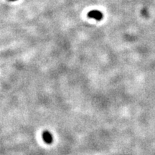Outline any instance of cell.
Returning <instances> with one entry per match:
<instances>
[{"label": "cell", "mask_w": 155, "mask_h": 155, "mask_svg": "<svg viewBox=\"0 0 155 155\" xmlns=\"http://www.w3.org/2000/svg\"><path fill=\"white\" fill-rule=\"evenodd\" d=\"M42 139L46 144H51L53 141V134L50 131H45L42 133Z\"/></svg>", "instance_id": "7a4b0ae2"}, {"label": "cell", "mask_w": 155, "mask_h": 155, "mask_svg": "<svg viewBox=\"0 0 155 155\" xmlns=\"http://www.w3.org/2000/svg\"><path fill=\"white\" fill-rule=\"evenodd\" d=\"M9 1H17V0H9Z\"/></svg>", "instance_id": "3957f363"}, {"label": "cell", "mask_w": 155, "mask_h": 155, "mask_svg": "<svg viewBox=\"0 0 155 155\" xmlns=\"http://www.w3.org/2000/svg\"><path fill=\"white\" fill-rule=\"evenodd\" d=\"M88 17L90 18L94 19V20H97V21H101L103 18V14L101 11L98 10H92L90 11L88 14Z\"/></svg>", "instance_id": "6da1fadb"}]
</instances>
